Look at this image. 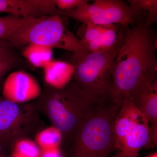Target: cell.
I'll return each mask as SVG.
<instances>
[{
  "mask_svg": "<svg viewBox=\"0 0 157 157\" xmlns=\"http://www.w3.org/2000/svg\"><path fill=\"white\" fill-rule=\"evenodd\" d=\"M116 149L127 157H139L150 140L148 121L130 98L124 99L113 124Z\"/></svg>",
  "mask_w": 157,
  "mask_h": 157,
  "instance_id": "5",
  "label": "cell"
},
{
  "mask_svg": "<svg viewBox=\"0 0 157 157\" xmlns=\"http://www.w3.org/2000/svg\"><path fill=\"white\" fill-rule=\"evenodd\" d=\"M84 24L86 27L80 40L85 47V45L90 42L97 41L101 39L106 25L91 24Z\"/></svg>",
  "mask_w": 157,
  "mask_h": 157,
  "instance_id": "17",
  "label": "cell"
},
{
  "mask_svg": "<svg viewBox=\"0 0 157 157\" xmlns=\"http://www.w3.org/2000/svg\"><path fill=\"white\" fill-rule=\"evenodd\" d=\"M27 19L11 14L0 17V40L7 41Z\"/></svg>",
  "mask_w": 157,
  "mask_h": 157,
  "instance_id": "15",
  "label": "cell"
},
{
  "mask_svg": "<svg viewBox=\"0 0 157 157\" xmlns=\"http://www.w3.org/2000/svg\"><path fill=\"white\" fill-rule=\"evenodd\" d=\"M63 16L85 24H119L127 27L137 24L131 7L120 0H97L92 4L88 3L65 11Z\"/></svg>",
  "mask_w": 157,
  "mask_h": 157,
  "instance_id": "6",
  "label": "cell"
},
{
  "mask_svg": "<svg viewBox=\"0 0 157 157\" xmlns=\"http://www.w3.org/2000/svg\"><path fill=\"white\" fill-rule=\"evenodd\" d=\"M121 102L106 101L78 126L74 157H108L116 149L113 124Z\"/></svg>",
  "mask_w": 157,
  "mask_h": 157,
  "instance_id": "2",
  "label": "cell"
},
{
  "mask_svg": "<svg viewBox=\"0 0 157 157\" xmlns=\"http://www.w3.org/2000/svg\"><path fill=\"white\" fill-rule=\"evenodd\" d=\"M127 157L126 156H125L122 153L118 151L117 153L115 155L113 156L112 157Z\"/></svg>",
  "mask_w": 157,
  "mask_h": 157,
  "instance_id": "24",
  "label": "cell"
},
{
  "mask_svg": "<svg viewBox=\"0 0 157 157\" xmlns=\"http://www.w3.org/2000/svg\"><path fill=\"white\" fill-rule=\"evenodd\" d=\"M148 157H157V152L153 154L152 155H151L149 156Z\"/></svg>",
  "mask_w": 157,
  "mask_h": 157,
  "instance_id": "25",
  "label": "cell"
},
{
  "mask_svg": "<svg viewBox=\"0 0 157 157\" xmlns=\"http://www.w3.org/2000/svg\"><path fill=\"white\" fill-rule=\"evenodd\" d=\"M0 13L25 18L63 15L56 8L54 0H0Z\"/></svg>",
  "mask_w": 157,
  "mask_h": 157,
  "instance_id": "7",
  "label": "cell"
},
{
  "mask_svg": "<svg viewBox=\"0 0 157 157\" xmlns=\"http://www.w3.org/2000/svg\"><path fill=\"white\" fill-rule=\"evenodd\" d=\"M48 103V109L51 119L59 131L68 132L81 124L77 118L67 112L61 103L53 95Z\"/></svg>",
  "mask_w": 157,
  "mask_h": 157,
  "instance_id": "11",
  "label": "cell"
},
{
  "mask_svg": "<svg viewBox=\"0 0 157 157\" xmlns=\"http://www.w3.org/2000/svg\"><path fill=\"white\" fill-rule=\"evenodd\" d=\"M89 2L87 0H54L56 8L64 12L84 6Z\"/></svg>",
  "mask_w": 157,
  "mask_h": 157,
  "instance_id": "18",
  "label": "cell"
},
{
  "mask_svg": "<svg viewBox=\"0 0 157 157\" xmlns=\"http://www.w3.org/2000/svg\"><path fill=\"white\" fill-rule=\"evenodd\" d=\"M123 27L119 24L106 25L100 39L102 52L116 51L121 39Z\"/></svg>",
  "mask_w": 157,
  "mask_h": 157,
  "instance_id": "14",
  "label": "cell"
},
{
  "mask_svg": "<svg viewBox=\"0 0 157 157\" xmlns=\"http://www.w3.org/2000/svg\"><path fill=\"white\" fill-rule=\"evenodd\" d=\"M7 42L14 47L37 44L73 53L86 49L80 39L65 26L59 16L28 18Z\"/></svg>",
  "mask_w": 157,
  "mask_h": 157,
  "instance_id": "3",
  "label": "cell"
},
{
  "mask_svg": "<svg viewBox=\"0 0 157 157\" xmlns=\"http://www.w3.org/2000/svg\"><path fill=\"white\" fill-rule=\"evenodd\" d=\"M14 59L8 60L0 59V76L10 70L14 65Z\"/></svg>",
  "mask_w": 157,
  "mask_h": 157,
  "instance_id": "21",
  "label": "cell"
},
{
  "mask_svg": "<svg viewBox=\"0 0 157 157\" xmlns=\"http://www.w3.org/2000/svg\"><path fill=\"white\" fill-rule=\"evenodd\" d=\"M42 157H61L60 155L57 151L46 152Z\"/></svg>",
  "mask_w": 157,
  "mask_h": 157,
  "instance_id": "23",
  "label": "cell"
},
{
  "mask_svg": "<svg viewBox=\"0 0 157 157\" xmlns=\"http://www.w3.org/2000/svg\"><path fill=\"white\" fill-rule=\"evenodd\" d=\"M18 150L25 157H37L39 155L38 149L33 144L23 142L20 144Z\"/></svg>",
  "mask_w": 157,
  "mask_h": 157,
  "instance_id": "19",
  "label": "cell"
},
{
  "mask_svg": "<svg viewBox=\"0 0 157 157\" xmlns=\"http://www.w3.org/2000/svg\"><path fill=\"white\" fill-rule=\"evenodd\" d=\"M19 111V107L14 102L7 100L0 101V132L11 126Z\"/></svg>",
  "mask_w": 157,
  "mask_h": 157,
  "instance_id": "16",
  "label": "cell"
},
{
  "mask_svg": "<svg viewBox=\"0 0 157 157\" xmlns=\"http://www.w3.org/2000/svg\"><path fill=\"white\" fill-rule=\"evenodd\" d=\"M116 52H92L85 49L73 53L70 64L74 68L75 82L96 98H112L110 70Z\"/></svg>",
  "mask_w": 157,
  "mask_h": 157,
  "instance_id": "4",
  "label": "cell"
},
{
  "mask_svg": "<svg viewBox=\"0 0 157 157\" xmlns=\"http://www.w3.org/2000/svg\"><path fill=\"white\" fill-rule=\"evenodd\" d=\"M129 98L148 120L150 134V142L156 146L157 81H155L135 97Z\"/></svg>",
  "mask_w": 157,
  "mask_h": 157,
  "instance_id": "9",
  "label": "cell"
},
{
  "mask_svg": "<svg viewBox=\"0 0 157 157\" xmlns=\"http://www.w3.org/2000/svg\"><path fill=\"white\" fill-rule=\"evenodd\" d=\"M128 2L135 13L137 23L150 27L157 22V0H128Z\"/></svg>",
  "mask_w": 157,
  "mask_h": 157,
  "instance_id": "12",
  "label": "cell"
},
{
  "mask_svg": "<svg viewBox=\"0 0 157 157\" xmlns=\"http://www.w3.org/2000/svg\"><path fill=\"white\" fill-rule=\"evenodd\" d=\"M52 48L48 46L29 44L22 52L23 56L36 67L43 68L52 60Z\"/></svg>",
  "mask_w": 157,
  "mask_h": 157,
  "instance_id": "13",
  "label": "cell"
},
{
  "mask_svg": "<svg viewBox=\"0 0 157 157\" xmlns=\"http://www.w3.org/2000/svg\"><path fill=\"white\" fill-rule=\"evenodd\" d=\"M43 69L45 81L57 89L62 88L67 84L74 73L71 64L53 60Z\"/></svg>",
  "mask_w": 157,
  "mask_h": 157,
  "instance_id": "10",
  "label": "cell"
},
{
  "mask_svg": "<svg viewBox=\"0 0 157 157\" xmlns=\"http://www.w3.org/2000/svg\"><path fill=\"white\" fill-rule=\"evenodd\" d=\"M42 143L45 144H55L58 143L60 140V136L58 133L51 131L45 132L42 134L40 137Z\"/></svg>",
  "mask_w": 157,
  "mask_h": 157,
  "instance_id": "20",
  "label": "cell"
},
{
  "mask_svg": "<svg viewBox=\"0 0 157 157\" xmlns=\"http://www.w3.org/2000/svg\"><path fill=\"white\" fill-rule=\"evenodd\" d=\"M14 59L12 54L5 47L0 46V59L3 60H8Z\"/></svg>",
  "mask_w": 157,
  "mask_h": 157,
  "instance_id": "22",
  "label": "cell"
},
{
  "mask_svg": "<svg viewBox=\"0 0 157 157\" xmlns=\"http://www.w3.org/2000/svg\"><path fill=\"white\" fill-rule=\"evenodd\" d=\"M157 37L143 23L123 27L110 72L112 97L133 98L157 81Z\"/></svg>",
  "mask_w": 157,
  "mask_h": 157,
  "instance_id": "1",
  "label": "cell"
},
{
  "mask_svg": "<svg viewBox=\"0 0 157 157\" xmlns=\"http://www.w3.org/2000/svg\"><path fill=\"white\" fill-rule=\"evenodd\" d=\"M40 87L35 79L23 71L11 73L4 85L3 94L7 100L22 102L36 98L40 94Z\"/></svg>",
  "mask_w": 157,
  "mask_h": 157,
  "instance_id": "8",
  "label": "cell"
}]
</instances>
